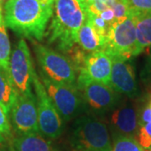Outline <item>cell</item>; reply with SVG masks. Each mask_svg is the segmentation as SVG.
<instances>
[{
  "mask_svg": "<svg viewBox=\"0 0 151 151\" xmlns=\"http://www.w3.org/2000/svg\"><path fill=\"white\" fill-rule=\"evenodd\" d=\"M9 118L12 126L19 134L39 133L35 95L33 92L29 94L19 93L15 103L11 108Z\"/></svg>",
  "mask_w": 151,
  "mask_h": 151,
  "instance_id": "10",
  "label": "cell"
},
{
  "mask_svg": "<svg viewBox=\"0 0 151 151\" xmlns=\"http://www.w3.org/2000/svg\"><path fill=\"white\" fill-rule=\"evenodd\" d=\"M100 17L103 19L104 21L108 24L109 26H111L113 23H115V17L114 13L112 9H108L106 10L103 11L99 14Z\"/></svg>",
  "mask_w": 151,
  "mask_h": 151,
  "instance_id": "26",
  "label": "cell"
},
{
  "mask_svg": "<svg viewBox=\"0 0 151 151\" xmlns=\"http://www.w3.org/2000/svg\"><path fill=\"white\" fill-rule=\"evenodd\" d=\"M33 49L42 75L58 83L76 86V70L68 57L35 41Z\"/></svg>",
  "mask_w": 151,
  "mask_h": 151,
  "instance_id": "4",
  "label": "cell"
},
{
  "mask_svg": "<svg viewBox=\"0 0 151 151\" xmlns=\"http://www.w3.org/2000/svg\"><path fill=\"white\" fill-rule=\"evenodd\" d=\"M129 14L135 17L150 14L151 0H127Z\"/></svg>",
  "mask_w": 151,
  "mask_h": 151,
  "instance_id": "20",
  "label": "cell"
},
{
  "mask_svg": "<svg viewBox=\"0 0 151 151\" xmlns=\"http://www.w3.org/2000/svg\"><path fill=\"white\" fill-rule=\"evenodd\" d=\"M18 95L19 92L11 80L9 71L0 66V106L9 117Z\"/></svg>",
  "mask_w": 151,
  "mask_h": 151,
  "instance_id": "16",
  "label": "cell"
},
{
  "mask_svg": "<svg viewBox=\"0 0 151 151\" xmlns=\"http://www.w3.org/2000/svg\"><path fill=\"white\" fill-rule=\"evenodd\" d=\"M118 1L119 0H93L92 2L87 4L88 12L99 14L101 12L108 9H112Z\"/></svg>",
  "mask_w": 151,
  "mask_h": 151,
  "instance_id": "22",
  "label": "cell"
},
{
  "mask_svg": "<svg viewBox=\"0 0 151 151\" xmlns=\"http://www.w3.org/2000/svg\"><path fill=\"white\" fill-rule=\"evenodd\" d=\"M142 78L144 82L147 85V87H149L151 91V52L147 58L145 69L142 71Z\"/></svg>",
  "mask_w": 151,
  "mask_h": 151,
  "instance_id": "25",
  "label": "cell"
},
{
  "mask_svg": "<svg viewBox=\"0 0 151 151\" xmlns=\"http://www.w3.org/2000/svg\"><path fill=\"white\" fill-rule=\"evenodd\" d=\"M7 1L8 0H0V6L3 7V5H4V4H5Z\"/></svg>",
  "mask_w": 151,
  "mask_h": 151,
  "instance_id": "28",
  "label": "cell"
},
{
  "mask_svg": "<svg viewBox=\"0 0 151 151\" xmlns=\"http://www.w3.org/2000/svg\"><path fill=\"white\" fill-rule=\"evenodd\" d=\"M139 108L131 101H121L110 112L109 124L116 136H130L136 138L139 125Z\"/></svg>",
  "mask_w": 151,
  "mask_h": 151,
  "instance_id": "12",
  "label": "cell"
},
{
  "mask_svg": "<svg viewBox=\"0 0 151 151\" xmlns=\"http://www.w3.org/2000/svg\"><path fill=\"white\" fill-rule=\"evenodd\" d=\"M54 4L55 0H8L4 5V23L19 36L41 41Z\"/></svg>",
  "mask_w": 151,
  "mask_h": 151,
  "instance_id": "1",
  "label": "cell"
},
{
  "mask_svg": "<svg viewBox=\"0 0 151 151\" xmlns=\"http://www.w3.org/2000/svg\"><path fill=\"white\" fill-rule=\"evenodd\" d=\"M11 55L9 38L4 23L0 25V66L9 71V65Z\"/></svg>",
  "mask_w": 151,
  "mask_h": 151,
  "instance_id": "18",
  "label": "cell"
},
{
  "mask_svg": "<svg viewBox=\"0 0 151 151\" xmlns=\"http://www.w3.org/2000/svg\"><path fill=\"white\" fill-rule=\"evenodd\" d=\"M87 13L85 0H55L48 43L55 44L63 52H69L77 42L78 32Z\"/></svg>",
  "mask_w": 151,
  "mask_h": 151,
  "instance_id": "2",
  "label": "cell"
},
{
  "mask_svg": "<svg viewBox=\"0 0 151 151\" xmlns=\"http://www.w3.org/2000/svg\"><path fill=\"white\" fill-rule=\"evenodd\" d=\"M9 73L19 94H29L33 92L34 79L37 74L30 50L24 39L15 45L11 52Z\"/></svg>",
  "mask_w": 151,
  "mask_h": 151,
  "instance_id": "7",
  "label": "cell"
},
{
  "mask_svg": "<svg viewBox=\"0 0 151 151\" xmlns=\"http://www.w3.org/2000/svg\"><path fill=\"white\" fill-rule=\"evenodd\" d=\"M45 91L65 122L79 117L86 110L84 99L76 86H68L48 79L41 74Z\"/></svg>",
  "mask_w": 151,
  "mask_h": 151,
  "instance_id": "5",
  "label": "cell"
},
{
  "mask_svg": "<svg viewBox=\"0 0 151 151\" xmlns=\"http://www.w3.org/2000/svg\"><path fill=\"white\" fill-rule=\"evenodd\" d=\"M136 50V17L129 14L126 19L115 22L109 28L106 51L110 56L132 58Z\"/></svg>",
  "mask_w": 151,
  "mask_h": 151,
  "instance_id": "8",
  "label": "cell"
},
{
  "mask_svg": "<svg viewBox=\"0 0 151 151\" xmlns=\"http://www.w3.org/2000/svg\"><path fill=\"white\" fill-rule=\"evenodd\" d=\"M135 139L145 150L151 151V122L139 127Z\"/></svg>",
  "mask_w": 151,
  "mask_h": 151,
  "instance_id": "21",
  "label": "cell"
},
{
  "mask_svg": "<svg viewBox=\"0 0 151 151\" xmlns=\"http://www.w3.org/2000/svg\"><path fill=\"white\" fill-rule=\"evenodd\" d=\"M139 116V127L151 122V100L146 103L138 111Z\"/></svg>",
  "mask_w": 151,
  "mask_h": 151,
  "instance_id": "23",
  "label": "cell"
},
{
  "mask_svg": "<svg viewBox=\"0 0 151 151\" xmlns=\"http://www.w3.org/2000/svg\"><path fill=\"white\" fill-rule=\"evenodd\" d=\"M112 72L110 86L114 91L129 99L139 96V89L136 80V74L131 58L111 56Z\"/></svg>",
  "mask_w": 151,
  "mask_h": 151,
  "instance_id": "11",
  "label": "cell"
},
{
  "mask_svg": "<svg viewBox=\"0 0 151 151\" xmlns=\"http://www.w3.org/2000/svg\"><path fill=\"white\" fill-rule=\"evenodd\" d=\"M4 23V14H3V7L0 6V25Z\"/></svg>",
  "mask_w": 151,
  "mask_h": 151,
  "instance_id": "27",
  "label": "cell"
},
{
  "mask_svg": "<svg viewBox=\"0 0 151 151\" xmlns=\"http://www.w3.org/2000/svg\"><path fill=\"white\" fill-rule=\"evenodd\" d=\"M76 86L84 99L86 109L94 115L110 113L122 101V96L108 85L92 81L87 76L78 73Z\"/></svg>",
  "mask_w": 151,
  "mask_h": 151,
  "instance_id": "6",
  "label": "cell"
},
{
  "mask_svg": "<svg viewBox=\"0 0 151 151\" xmlns=\"http://www.w3.org/2000/svg\"><path fill=\"white\" fill-rule=\"evenodd\" d=\"M9 118V117L7 115L4 108L0 106V134L4 137L10 136L11 127Z\"/></svg>",
  "mask_w": 151,
  "mask_h": 151,
  "instance_id": "24",
  "label": "cell"
},
{
  "mask_svg": "<svg viewBox=\"0 0 151 151\" xmlns=\"http://www.w3.org/2000/svg\"><path fill=\"white\" fill-rule=\"evenodd\" d=\"M151 46V13L136 17L135 56Z\"/></svg>",
  "mask_w": 151,
  "mask_h": 151,
  "instance_id": "17",
  "label": "cell"
},
{
  "mask_svg": "<svg viewBox=\"0 0 151 151\" xmlns=\"http://www.w3.org/2000/svg\"><path fill=\"white\" fill-rule=\"evenodd\" d=\"M12 151H55L51 143L39 133L19 134L11 142Z\"/></svg>",
  "mask_w": 151,
  "mask_h": 151,
  "instance_id": "15",
  "label": "cell"
},
{
  "mask_svg": "<svg viewBox=\"0 0 151 151\" xmlns=\"http://www.w3.org/2000/svg\"><path fill=\"white\" fill-rule=\"evenodd\" d=\"M111 151H146L134 137L116 136L114 137Z\"/></svg>",
  "mask_w": 151,
  "mask_h": 151,
  "instance_id": "19",
  "label": "cell"
},
{
  "mask_svg": "<svg viewBox=\"0 0 151 151\" xmlns=\"http://www.w3.org/2000/svg\"><path fill=\"white\" fill-rule=\"evenodd\" d=\"M70 143L76 151H111L113 145L107 124L94 114L76 119Z\"/></svg>",
  "mask_w": 151,
  "mask_h": 151,
  "instance_id": "3",
  "label": "cell"
},
{
  "mask_svg": "<svg viewBox=\"0 0 151 151\" xmlns=\"http://www.w3.org/2000/svg\"><path fill=\"white\" fill-rule=\"evenodd\" d=\"M33 87L37 103L39 133L48 139H57L63 132V120L37 75L34 79Z\"/></svg>",
  "mask_w": 151,
  "mask_h": 151,
  "instance_id": "9",
  "label": "cell"
},
{
  "mask_svg": "<svg viewBox=\"0 0 151 151\" xmlns=\"http://www.w3.org/2000/svg\"><path fill=\"white\" fill-rule=\"evenodd\" d=\"M106 39L103 38L93 27L90 18L86 17V21L82 24L77 35L79 47L86 53H92L99 50H104L106 47Z\"/></svg>",
  "mask_w": 151,
  "mask_h": 151,
  "instance_id": "14",
  "label": "cell"
},
{
  "mask_svg": "<svg viewBox=\"0 0 151 151\" xmlns=\"http://www.w3.org/2000/svg\"><path fill=\"white\" fill-rule=\"evenodd\" d=\"M112 58L104 50L86 54L83 65L79 73L84 74L92 81L110 86Z\"/></svg>",
  "mask_w": 151,
  "mask_h": 151,
  "instance_id": "13",
  "label": "cell"
},
{
  "mask_svg": "<svg viewBox=\"0 0 151 151\" xmlns=\"http://www.w3.org/2000/svg\"><path fill=\"white\" fill-rule=\"evenodd\" d=\"M86 2V4H89V3H91V2H92L93 0H85Z\"/></svg>",
  "mask_w": 151,
  "mask_h": 151,
  "instance_id": "29",
  "label": "cell"
}]
</instances>
